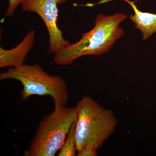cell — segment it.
<instances>
[{"label":"cell","mask_w":156,"mask_h":156,"mask_svg":"<svg viewBox=\"0 0 156 156\" xmlns=\"http://www.w3.org/2000/svg\"><path fill=\"white\" fill-rule=\"evenodd\" d=\"M23 0H9V5L5 13V17H10L13 15L18 6L21 5Z\"/></svg>","instance_id":"cell-9"},{"label":"cell","mask_w":156,"mask_h":156,"mask_svg":"<svg viewBox=\"0 0 156 156\" xmlns=\"http://www.w3.org/2000/svg\"><path fill=\"white\" fill-rule=\"evenodd\" d=\"M115 0H101L98 4H104ZM128 3L134 11V14L129 16V19L134 24V27L142 34L144 41L149 38L156 33V14L140 11L135 4V1L121 0ZM93 4V5H96Z\"/></svg>","instance_id":"cell-7"},{"label":"cell","mask_w":156,"mask_h":156,"mask_svg":"<svg viewBox=\"0 0 156 156\" xmlns=\"http://www.w3.org/2000/svg\"><path fill=\"white\" fill-rule=\"evenodd\" d=\"M76 108L77 151L87 147L98 150L116 128L118 121L114 114L88 96L83 97Z\"/></svg>","instance_id":"cell-2"},{"label":"cell","mask_w":156,"mask_h":156,"mask_svg":"<svg viewBox=\"0 0 156 156\" xmlns=\"http://www.w3.org/2000/svg\"><path fill=\"white\" fill-rule=\"evenodd\" d=\"M127 17L121 13L98 14L94 27L82 34L78 42L69 44L54 53L53 62L58 65H69L82 56H98L107 53L124 34V30L119 25Z\"/></svg>","instance_id":"cell-1"},{"label":"cell","mask_w":156,"mask_h":156,"mask_svg":"<svg viewBox=\"0 0 156 156\" xmlns=\"http://www.w3.org/2000/svg\"><path fill=\"white\" fill-rule=\"evenodd\" d=\"M77 118L75 107L54 108L39 122L25 156H54L64 143Z\"/></svg>","instance_id":"cell-4"},{"label":"cell","mask_w":156,"mask_h":156,"mask_svg":"<svg viewBox=\"0 0 156 156\" xmlns=\"http://www.w3.org/2000/svg\"><path fill=\"white\" fill-rule=\"evenodd\" d=\"M8 79L16 80L22 84L21 97L23 101L33 95H49L55 108L66 107L69 94L65 81L59 76L49 74L38 63L9 68L0 74L1 81Z\"/></svg>","instance_id":"cell-3"},{"label":"cell","mask_w":156,"mask_h":156,"mask_svg":"<svg viewBox=\"0 0 156 156\" xmlns=\"http://www.w3.org/2000/svg\"><path fill=\"white\" fill-rule=\"evenodd\" d=\"M68 0H23L21 5L25 12H34L44 22L49 34V53H55L70 44L63 37L57 25L58 5Z\"/></svg>","instance_id":"cell-5"},{"label":"cell","mask_w":156,"mask_h":156,"mask_svg":"<svg viewBox=\"0 0 156 156\" xmlns=\"http://www.w3.org/2000/svg\"><path fill=\"white\" fill-rule=\"evenodd\" d=\"M76 156H96L97 150L94 148L87 147L78 151Z\"/></svg>","instance_id":"cell-10"},{"label":"cell","mask_w":156,"mask_h":156,"mask_svg":"<svg viewBox=\"0 0 156 156\" xmlns=\"http://www.w3.org/2000/svg\"><path fill=\"white\" fill-rule=\"evenodd\" d=\"M35 31H30L22 41L12 49H5L0 47V68L19 67L24 64L27 54L34 42Z\"/></svg>","instance_id":"cell-6"},{"label":"cell","mask_w":156,"mask_h":156,"mask_svg":"<svg viewBox=\"0 0 156 156\" xmlns=\"http://www.w3.org/2000/svg\"><path fill=\"white\" fill-rule=\"evenodd\" d=\"M77 119V118H76ZM76 119L71 126L64 143L59 150L58 156H75L76 155Z\"/></svg>","instance_id":"cell-8"}]
</instances>
